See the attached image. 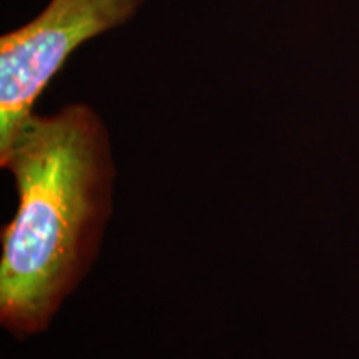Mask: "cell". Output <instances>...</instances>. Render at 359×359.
Masks as SVG:
<instances>
[{
	"instance_id": "obj_1",
	"label": "cell",
	"mask_w": 359,
	"mask_h": 359,
	"mask_svg": "<svg viewBox=\"0 0 359 359\" xmlns=\"http://www.w3.org/2000/svg\"><path fill=\"white\" fill-rule=\"evenodd\" d=\"M0 167L17 190L0 233V326L24 341L50 327L100 255L116 182L109 127L83 102L34 114Z\"/></svg>"
},
{
	"instance_id": "obj_2",
	"label": "cell",
	"mask_w": 359,
	"mask_h": 359,
	"mask_svg": "<svg viewBox=\"0 0 359 359\" xmlns=\"http://www.w3.org/2000/svg\"><path fill=\"white\" fill-rule=\"evenodd\" d=\"M145 0H48L39 15L0 37V150L32 116L80 45L133 19Z\"/></svg>"
}]
</instances>
